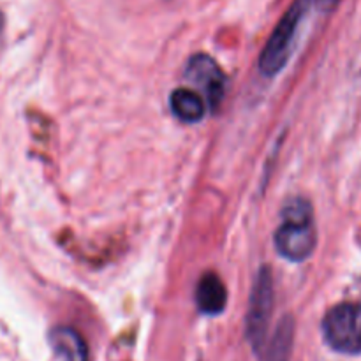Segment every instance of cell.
Returning a JSON list of instances; mask_svg holds the SVG:
<instances>
[{"mask_svg": "<svg viewBox=\"0 0 361 361\" xmlns=\"http://www.w3.org/2000/svg\"><path fill=\"white\" fill-rule=\"evenodd\" d=\"M310 2H312V0H295V2L291 4V7L286 11L282 20L279 21L275 30L271 32L267 46L263 48V53H261V73L267 74V76H274V74L281 73L282 67L288 62L289 55H291L296 30H298L300 23H302L307 9H309Z\"/></svg>", "mask_w": 361, "mask_h": 361, "instance_id": "cell-2", "label": "cell"}, {"mask_svg": "<svg viewBox=\"0 0 361 361\" xmlns=\"http://www.w3.org/2000/svg\"><path fill=\"white\" fill-rule=\"evenodd\" d=\"M49 344L59 361H88V349L81 335L73 328H55Z\"/></svg>", "mask_w": 361, "mask_h": 361, "instance_id": "cell-7", "label": "cell"}, {"mask_svg": "<svg viewBox=\"0 0 361 361\" xmlns=\"http://www.w3.org/2000/svg\"><path fill=\"white\" fill-rule=\"evenodd\" d=\"M196 302L201 312L210 314V316L221 314L226 309L228 293H226L224 282L217 274L210 271L200 279V284L196 288Z\"/></svg>", "mask_w": 361, "mask_h": 361, "instance_id": "cell-6", "label": "cell"}, {"mask_svg": "<svg viewBox=\"0 0 361 361\" xmlns=\"http://www.w3.org/2000/svg\"><path fill=\"white\" fill-rule=\"evenodd\" d=\"M274 310V281L270 268H261L250 291V305L247 314V335L250 344L259 349L264 342L268 321Z\"/></svg>", "mask_w": 361, "mask_h": 361, "instance_id": "cell-4", "label": "cell"}, {"mask_svg": "<svg viewBox=\"0 0 361 361\" xmlns=\"http://www.w3.org/2000/svg\"><path fill=\"white\" fill-rule=\"evenodd\" d=\"M2 32H4V14L0 11V37H2Z\"/></svg>", "mask_w": 361, "mask_h": 361, "instance_id": "cell-10", "label": "cell"}, {"mask_svg": "<svg viewBox=\"0 0 361 361\" xmlns=\"http://www.w3.org/2000/svg\"><path fill=\"white\" fill-rule=\"evenodd\" d=\"M185 76L203 92L207 104L217 109L226 94V76L219 63L208 55H194L187 63Z\"/></svg>", "mask_w": 361, "mask_h": 361, "instance_id": "cell-5", "label": "cell"}, {"mask_svg": "<svg viewBox=\"0 0 361 361\" xmlns=\"http://www.w3.org/2000/svg\"><path fill=\"white\" fill-rule=\"evenodd\" d=\"M169 104L176 118L185 123L200 122L207 113V101L201 97L200 92L190 88H176L171 94Z\"/></svg>", "mask_w": 361, "mask_h": 361, "instance_id": "cell-8", "label": "cell"}, {"mask_svg": "<svg viewBox=\"0 0 361 361\" xmlns=\"http://www.w3.org/2000/svg\"><path fill=\"white\" fill-rule=\"evenodd\" d=\"M323 334L335 351L358 355L361 353V305L341 303L326 314Z\"/></svg>", "mask_w": 361, "mask_h": 361, "instance_id": "cell-3", "label": "cell"}, {"mask_svg": "<svg viewBox=\"0 0 361 361\" xmlns=\"http://www.w3.org/2000/svg\"><path fill=\"white\" fill-rule=\"evenodd\" d=\"M279 254L289 261H305L316 247L312 210L305 200H293L282 212V226L275 233Z\"/></svg>", "mask_w": 361, "mask_h": 361, "instance_id": "cell-1", "label": "cell"}, {"mask_svg": "<svg viewBox=\"0 0 361 361\" xmlns=\"http://www.w3.org/2000/svg\"><path fill=\"white\" fill-rule=\"evenodd\" d=\"M316 4L317 9L321 11H331L338 4V0H312Z\"/></svg>", "mask_w": 361, "mask_h": 361, "instance_id": "cell-9", "label": "cell"}]
</instances>
